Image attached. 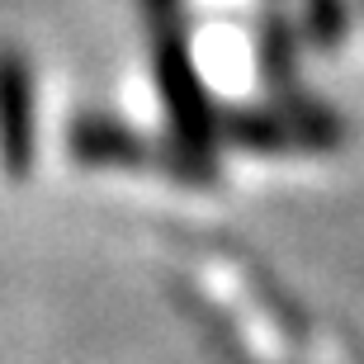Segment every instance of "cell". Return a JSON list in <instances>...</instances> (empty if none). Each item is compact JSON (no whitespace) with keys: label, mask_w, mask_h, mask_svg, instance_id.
Masks as SVG:
<instances>
[{"label":"cell","mask_w":364,"mask_h":364,"mask_svg":"<svg viewBox=\"0 0 364 364\" xmlns=\"http://www.w3.org/2000/svg\"><path fill=\"white\" fill-rule=\"evenodd\" d=\"M151 19V62H156V85H161L166 114L176 123V142L189 151H208L218 137V114L208 105L194 57L185 43V19H180V0H147Z\"/></svg>","instance_id":"1"},{"label":"cell","mask_w":364,"mask_h":364,"mask_svg":"<svg viewBox=\"0 0 364 364\" xmlns=\"http://www.w3.org/2000/svg\"><path fill=\"white\" fill-rule=\"evenodd\" d=\"M71 156L85 166H161L166 176L185 180V185H213V161L208 151H189L180 142L156 147L151 137L133 133L114 119H76L71 123Z\"/></svg>","instance_id":"2"},{"label":"cell","mask_w":364,"mask_h":364,"mask_svg":"<svg viewBox=\"0 0 364 364\" xmlns=\"http://www.w3.org/2000/svg\"><path fill=\"white\" fill-rule=\"evenodd\" d=\"M0 166L10 176L33 166V81L19 53H0Z\"/></svg>","instance_id":"3"},{"label":"cell","mask_w":364,"mask_h":364,"mask_svg":"<svg viewBox=\"0 0 364 364\" xmlns=\"http://www.w3.org/2000/svg\"><path fill=\"white\" fill-rule=\"evenodd\" d=\"M218 133L228 137L232 147L265 151V156H279V151H308L284 105H274V109H232V114L218 119Z\"/></svg>","instance_id":"4"},{"label":"cell","mask_w":364,"mask_h":364,"mask_svg":"<svg viewBox=\"0 0 364 364\" xmlns=\"http://www.w3.org/2000/svg\"><path fill=\"white\" fill-rule=\"evenodd\" d=\"M260 67H265V76H270L274 85H289V71H294V33L284 24H265V33H260Z\"/></svg>","instance_id":"5"},{"label":"cell","mask_w":364,"mask_h":364,"mask_svg":"<svg viewBox=\"0 0 364 364\" xmlns=\"http://www.w3.org/2000/svg\"><path fill=\"white\" fill-rule=\"evenodd\" d=\"M303 24L317 43H341L346 33V10H341V0H303Z\"/></svg>","instance_id":"6"},{"label":"cell","mask_w":364,"mask_h":364,"mask_svg":"<svg viewBox=\"0 0 364 364\" xmlns=\"http://www.w3.org/2000/svg\"><path fill=\"white\" fill-rule=\"evenodd\" d=\"M355 364H360V360H355Z\"/></svg>","instance_id":"7"}]
</instances>
